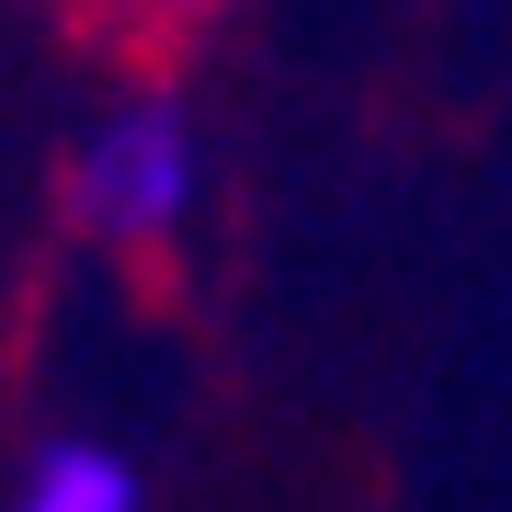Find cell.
<instances>
[{
    "mask_svg": "<svg viewBox=\"0 0 512 512\" xmlns=\"http://www.w3.org/2000/svg\"><path fill=\"white\" fill-rule=\"evenodd\" d=\"M183 183H194V148H183V126H171L160 103L114 114V126L80 148V171H69L80 217L114 228V239H160L171 217H183Z\"/></svg>",
    "mask_w": 512,
    "mask_h": 512,
    "instance_id": "obj_1",
    "label": "cell"
},
{
    "mask_svg": "<svg viewBox=\"0 0 512 512\" xmlns=\"http://www.w3.org/2000/svg\"><path fill=\"white\" fill-rule=\"evenodd\" d=\"M126 467L92 456V444H57V456L35 467V490H23V512H126Z\"/></svg>",
    "mask_w": 512,
    "mask_h": 512,
    "instance_id": "obj_2",
    "label": "cell"
}]
</instances>
